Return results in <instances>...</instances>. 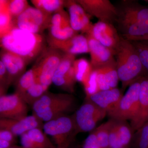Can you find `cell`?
<instances>
[{
	"label": "cell",
	"instance_id": "1",
	"mask_svg": "<svg viewBox=\"0 0 148 148\" xmlns=\"http://www.w3.org/2000/svg\"><path fill=\"white\" fill-rule=\"evenodd\" d=\"M115 6L114 25L121 36L130 41L148 40V7L133 0L122 1Z\"/></svg>",
	"mask_w": 148,
	"mask_h": 148
},
{
	"label": "cell",
	"instance_id": "2",
	"mask_svg": "<svg viewBox=\"0 0 148 148\" xmlns=\"http://www.w3.org/2000/svg\"><path fill=\"white\" fill-rule=\"evenodd\" d=\"M0 43L3 50L20 56L28 64L37 59L47 47L43 35L22 30L14 24L0 36Z\"/></svg>",
	"mask_w": 148,
	"mask_h": 148
},
{
	"label": "cell",
	"instance_id": "3",
	"mask_svg": "<svg viewBox=\"0 0 148 148\" xmlns=\"http://www.w3.org/2000/svg\"><path fill=\"white\" fill-rule=\"evenodd\" d=\"M114 57L119 78L123 89L144 76L139 56L131 41L121 37L115 50Z\"/></svg>",
	"mask_w": 148,
	"mask_h": 148
},
{
	"label": "cell",
	"instance_id": "4",
	"mask_svg": "<svg viewBox=\"0 0 148 148\" xmlns=\"http://www.w3.org/2000/svg\"><path fill=\"white\" fill-rule=\"evenodd\" d=\"M75 105V97L71 94L46 91L32 106L33 114L47 122L66 115L74 108Z\"/></svg>",
	"mask_w": 148,
	"mask_h": 148
},
{
	"label": "cell",
	"instance_id": "5",
	"mask_svg": "<svg viewBox=\"0 0 148 148\" xmlns=\"http://www.w3.org/2000/svg\"><path fill=\"white\" fill-rule=\"evenodd\" d=\"M64 53L49 47L37 58L33 66L37 75V81L48 88L52 83L54 73L61 62Z\"/></svg>",
	"mask_w": 148,
	"mask_h": 148
},
{
	"label": "cell",
	"instance_id": "6",
	"mask_svg": "<svg viewBox=\"0 0 148 148\" xmlns=\"http://www.w3.org/2000/svg\"><path fill=\"white\" fill-rule=\"evenodd\" d=\"M140 78L129 86L117 106L108 113L111 119L116 121H131L136 116L139 108Z\"/></svg>",
	"mask_w": 148,
	"mask_h": 148
},
{
	"label": "cell",
	"instance_id": "7",
	"mask_svg": "<svg viewBox=\"0 0 148 148\" xmlns=\"http://www.w3.org/2000/svg\"><path fill=\"white\" fill-rule=\"evenodd\" d=\"M107 114L105 110L86 100L73 115L77 134L92 131L98 122L104 118Z\"/></svg>",
	"mask_w": 148,
	"mask_h": 148
},
{
	"label": "cell",
	"instance_id": "8",
	"mask_svg": "<svg viewBox=\"0 0 148 148\" xmlns=\"http://www.w3.org/2000/svg\"><path fill=\"white\" fill-rule=\"evenodd\" d=\"M43 129L51 136L57 146L61 145L77 134L73 117L64 115L45 122Z\"/></svg>",
	"mask_w": 148,
	"mask_h": 148
},
{
	"label": "cell",
	"instance_id": "9",
	"mask_svg": "<svg viewBox=\"0 0 148 148\" xmlns=\"http://www.w3.org/2000/svg\"><path fill=\"white\" fill-rule=\"evenodd\" d=\"M51 16L30 6L17 18L14 19V24L22 30L42 34L45 29H48Z\"/></svg>",
	"mask_w": 148,
	"mask_h": 148
},
{
	"label": "cell",
	"instance_id": "10",
	"mask_svg": "<svg viewBox=\"0 0 148 148\" xmlns=\"http://www.w3.org/2000/svg\"><path fill=\"white\" fill-rule=\"evenodd\" d=\"M28 104L17 92L0 97V117L21 120L28 116Z\"/></svg>",
	"mask_w": 148,
	"mask_h": 148
},
{
	"label": "cell",
	"instance_id": "11",
	"mask_svg": "<svg viewBox=\"0 0 148 148\" xmlns=\"http://www.w3.org/2000/svg\"><path fill=\"white\" fill-rule=\"evenodd\" d=\"M89 15L95 16L99 21L114 24L117 11L115 5L109 0H77Z\"/></svg>",
	"mask_w": 148,
	"mask_h": 148
},
{
	"label": "cell",
	"instance_id": "12",
	"mask_svg": "<svg viewBox=\"0 0 148 148\" xmlns=\"http://www.w3.org/2000/svg\"><path fill=\"white\" fill-rule=\"evenodd\" d=\"M47 41H63L78 34L72 29L68 12L64 9L51 16Z\"/></svg>",
	"mask_w": 148,
	"mask_h": 148
},
{
	"label": "cell",
	"instance_id": "13",
	"mask_svg": "<svg viewBox=\"0 0 148 148\" xmlns=\"http://www.w3.org/2000/svg\"><path fill=\"white\" fill-rule=\"evenodd\" d=\"M86 34L90 35L101 44L112 50L114 53L121 38L114 24L100 21L92 24Z\"/></svg>",
	"mask_w": 148,
	"mask_h": 148
},
{
	"label": "cell",
	"instance_id": "14",
	"mask_svg": "<svg viewBox=\"0 0 148 148\" xmlns=\"http://www.w3.org/2000/svg\"><path fill=\"white\" fill-rule=\"evenodd\" d=\"M86 36L88 41L90 63L93 69H100L115 63L114 53L112 50L101 44L90 35Z\"/></svg>",
	"mask_w": 148,
	"mask_h": 148
},
{
	"label": "cell",
	"instance_id": "15",
	"mask_svg": "<svg viewBox=\"0 0 148 148\" xmlns=\"http://www.w3.org/2000/svg\"><path fill=\"white\" fill-rule=\"evenodd\" d=\"M65 7L68 9L72 29L77 33L87 34L92 25L90 15L76 1H65Z\"/></svg>",
	"mask_w": 148,
	"mask_h": 148
},
{
	"label": "cell",
	"instance_id": "16",
	"mask_svg": "<svg viewBox=\"0 0 148 148\" xmlns=\"http://www.w3.org/2000/svg\"><path fill=\"white\" fill-rule=\"evenodd\" d=\"M42 122L39 118L34 114L21 120L1 118L0 129L7 130L15 136H21L31 130L43 128Z\"/></svg>",
	"mask_w": 148,
	"mask_h": 148
},
{
	"label": "cell",
	"instance_id": "17",
	"mask_svg": "<svg viewBox=\"0 0 148 148\" xmlns=\"http://www.w3.org/2000/svg\"><path fill=\"white\" fill-rule=\"evenodd\" d=\"M49 47L62 51L64 53L75 56L89 53L88 41L86 36L77 34L63 41H47Z\"/></svg>",
	"mask_w": 148,
	"mask_h": 148
},
{
	"label": "cell",
	"instance_id": "18",
	"mask_svg": "<svg viewBox=\"0 0 148 148\" xmlns=\"http://www.w3.org/2000/svg\"><path fill=\"white\" fill-rule=\"evenodd\" d=\"M1 61L5 66L8 75V87L16 82L25 73L28 64L23 58L11 52L4 50L1 53Z\"/></svg>",
	"mask_w": 148,
	"mask_h": 148
},
{
	"label": "cell",
	"instance_id": "19",
	"mask_svg": "<svg viewBox=\"0 0 148 148\" xmlns=\"http://www.w3.org/2000/svg\"><path fill=\"white\" fill-rule=\"evenodd\" d=\"M148 119V76L140 78L139 108L135 117L131 121L130 125L134 131L145 124Z\"/></svg>",
	"mask_w": 148,
	"mask_h": 148
},
{
	"label": "cell",
	"instance_id": "20",
	"mask_svg": "<svg viewBox=\"0 0 148 148\" xmlns=\"http://www.w3.org/2000/svg\"><path fill=\"white\" fill-rule=\"evenodd\" d=\"M123 95L119 88H114L98 91L86 96V100L94 103L108 113L117 106Z\"/></svg>",
	"mask_w": 148,
	"mask_h": 148
},
{
	"label": "cell",
	"instance_id": "21",
	"mask_svg": "<svg viewBox=\"0 0 148 148\" xmlns=\"http://www.w3.org/2000/svg\"><path fill=\"white\" fill-rule=\"evenodd\" d=\"M20 143L23 148H56L40 128L31 130L21 135Z\"/></svg>",
	"mask_w": 148,
	"mask_h": 148
},
{
	"label": "cell",
	"instance_id": "22",
	"mask_svg": "<svg viewBox=\"0 0 148 148\" xmlns=\"http://www.w3.org/2000/svg\"><path fill=\"white\" fill-rule=\"evenodd\" d=\"M98 91L116 88L118 84V75L117 72L116 63L96 69Z\"/></svg>",
	"mask_w": 148,
	"mask_h": 148
},
{
	"label": "cell",
	"instance_id": "23",
	"mask_svg": "<svg viewBox=\"0 0 148 148\" xmlns=\"http://www.w3.org/2000/svg\"><path fill=\"white\" fill-rule=\"evenodd\" d=\"M73 67L77 81L84 85L93 70L90 62L85 58H80L75 60Z\"/></svg>",
	"mask_w": 148,
	"mask_h": 148
},
{
	"label": "cell",
	"instance_id": "24",
	"mask_svg": "<svg viewBox=\"0 0 148 148\" xmlns=\"http://www.w3.org/2000/svg\"><path fill=\"white\" fill-rule=\"evenodd\" d=\"M34 7L48 15H52L64 9L65 1L62 0H32Z\"/></svg>",
	"mask_w": 148,
	"mask_h": 148
},
{
	"label": "cell",
	"instance_id": "25",
	"mask_svg": "<svg viewBox=\"0 0 148 148\" xmlns=\"http://www.w3.org/2000/svg\"><path fill=\"white\" fill-rule=\"evenodd\" d=\"M37 75L34 67L25 72L16 82L15 92L22 95L36 81Z\"/></svg>",
	"mask_w": 148,
	"mask_h": 148
},
{
	"label": "cell",
	"instance_id": "26",
	"mask_svg": "<svg viewBox=\"0 0 148 148\" xmlns=\"http://www.w3.org/2000/svg\"><path fill=\"white\" fill-rule=\"evenodd\" d=\"M8 0L0 1V36L8 32L14 25V19L8 9Z\"/></svg>",
	"mask_w": 148,
	"mask_h": 148
},
{
	"label": "cell",
	"instance_id": "27",
	"mask_svg": "<svg viewBox=\"0 0 148 148\" xmlns=\"http://www.w3.org/2000/svg\"><path fill=\"white\" fill-rule=\"evenodd\" d=\"M47 89L40 83L36 81L20 96L27 104L32 106L36 101L47 91Z\"/></svg>",
	"mask_w": 148,
	"mask_h": 148
},
{
	"label": "cell",
	"instance_id": "28",
	"mask_svg": "<svg viewBox=\"0 0 148 148\" xmlns=\"http://www.w3.org/2000/svg\"><path fill=\"white\" fill-rule=\"evenodd\" d=\"M115 121L122 145L123 148H127L130 144H132L134 131L131 125H129L126 121Z\"/></svg>",
	"mask_w": 148,
	"mask_h": 148
},
{
	"label": "cell",
	"instance_id": "29",
	"mask_svg": "<svg viewBox=\"0 0 148 148\" xmlns=\"http://www.w3.org/2000/svg\"><path fill=\"white\" fill-rule=\"evenodd\" d=\"M114 120L111 119L94 129L99 144L102 148H110L109 134Z\"/></svg>",
	"mask_w": 148,
	"mask_h": 148
},
{
	"label": "cell",
	"instance_id": "30",
	"mask_svg": "<svg viewBox=\"0 0 148 148\" xmlns=\"http://www.w3.org/2000/svg\"><path fill=\"white\" fill-rule=\"evenodd\" d=\"M135 47L144 71V76H148V40L131 41Z\"/></svg>",
	"mask_w": 148,
	"mask_h": 148
},
{
	"label": "cell",
	"instance_id": "31",
	"mask_svg": "<svg viewBox=\"0 0 148 148\" xmlns=\"http://www.w3.org/2000/svg\"><path fill=\"white\" fill-rule=\"evenodd\" d=\"M132 144L133 148H148V123L134 133Z\"/></svg>",
	"mask_w": 148,
	"mask_h": 148
},
{
	"label": "cell",
	"instance_id": "32",
	"mask_svg": "<svg viewBox=\"0 0 148 148\" xmlns=\"http://www.w3.org/2000/svg\"><path fill=\"white\" fill-rule=\"evenodd\" d=\"M8 8L13 19L17 18L30 6L26 0L8 1Z\"/></svg>",
	"mask_w": 148,
	"mask_h": 148
},
{
	"label": "cell",
	"instance_id": "33",
	"mask_svg": "<svg viewBox=\"0 0 148 148\" xmlns=\"http://www.w3.org/2000/svg\"><path fill=\"white\" fill-rule=\"evenodd\" d=\"M97 71L93 69L89 78L84 85L86 96L98 92L97 82Z\"/></svg>",
	"mask_w": 148,
	"mask_h": 148
},
{
	"label": "cell",
	"instance_id": "34",
	"mask_svg": "<svg viewBox=\"0 0 148 148\" xmlns=\"http://www.w3.org/2000/svg\"><path fill=\"white\" fill-rule=\"evenodd\" d=\"M114 121L111 127L109 134V145L110 148H123L118 133L116 124V121Z\"/></svg>",
	"mask_w": 148,
	"mask_h": 148
},
{
	"label": "cell",
	"instance_id": "35",
	"mask_svg": "<svg viewBox=\"0 0 148 148\" xmlns=\"http://www.w3.org/2000/svg\"><path fill=\"white\" fill-rule=\"evenodd\" d=\"M83 148H102L98 142L94 130L88 136L85 140Z\"/></svg>",
	"mask_w": 148,
	"mask_h": 148
},
{
	"label": "cell",
	"instance_id": "36",
	"mask_svg": "<svg viewBox=\"0 0 148 148\" xmlns=\"http://www.w3.org/2000/svg\"><path fill=\"white\" fill-rule=\"evenodd\" d=\"M16 137L9 130L0 129V140H6L12 144Z\"/></svg>",
	"mask_w": 148,
	"mask_h": 148
},
{
	"label": "cell",
	"instance_id": "37",
	"mask_svg": "<svg viewBox=\"0 0 148 148\" xmlns=\"http://www.w3.org/2000/svg\"><path fill=\"white\" fill-rule=\"evenodd\" d=\"M12 143L6 140H0V147L10 148L11 147Z\"/></svg>",
	"mask_w": 148,
	"mask_h": 148
},
{
	"label": "cell",
	"instance_id": "38",
	"mask_svg": "<svg viewBox=\"0 0 148 148\" xmlns=\"http://www.w3.org/2000/svg\"><path fill=\"white\" fill-rule=\"evenodd\" d=\"M74 138H71L61 145L57 146L56 148H69Z\"/></svg>",
	"mask_w": 148,
	"mask_h": 148
},
{
	"label": "cell",
	"instance_id": "39",
	"mask_svg": "<svg viewBox=\"0 0 148 148\" xmlns=\"http://www.w3.org/2000/svg\"><path fill=\"white\" fill-rule=\"evenodd\" d=\"M10 148H23L22 147H11Z\"/></svg>",
	"mask_w": 148,
	"mask_h": 148
},
{
	"label": "cell",
	"instance_id": "40",
	"mask_svg": "<svg viewBox=\"0 0 148 148\" xmlns=\"http://www.w3.org/2000/svg\"><path fill=\"white\" fill-rule=\"evenodd\" d=\"M145 1V2L148 3V0H145V1Z\"/></svg>",
	"mask_w": 148,
	"mask_h": 148
},
{
	"label": "cell",
	"instance_id": "41",
	"mask_svg": "<svg viewBox=\"0 0 148 148\" xmlns=\"http://www.w3.org/2000/svg\"><path fill=\"white\" fill-rule=\"evenodd\" d=\"M147 122L148 123V119Z\"/></svg>",
	"mask_w": 148,
	"mask_h": 148
}]
</instances>
